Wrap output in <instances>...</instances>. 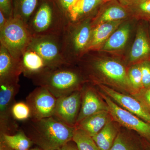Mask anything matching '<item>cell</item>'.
I'll return each instance as SVG.
<instances>
[{
    "mask_svg": "<svg viewBox=\"0 0 150 150\" xmlns=\"http://www.w3.org/2000/svg\"><path fill=\"white\" fill-rule=\"evenodd\" d=\"M76 128L68 126L54 116L23 122L21 129L33 144L44 150H59L72 141Z\"/></svg>",
    "mask_w": 150,
    "mask_h": 150,
    "instance_id": "6da1fadb",
    "label": "cell"
},
{
    "mask_svg": "<svg viewBox=\"0 0 150 150\" xmlns=\"http://www.w3.org/2000/svg\"><path fill=\"white\" fill-rule=\"evenodd\" d=\"M69 21L56 0H41L27 25L33 36L61 35Z\"/></svg>",
    "mask_w": 150,
    "mask_h": 150,
    "instance_id": "7a4b0ae2",
    "label": "cell"
},
{
    "mask_svg": "<svg viewBox=\"0 0 150 150\" xmlns=\"http://www.w3.org/2000/svg\"><path fill=\"white\" fill-rule=\"evenodd\" d=\"M90 17L76 21H69L62 33L63 57L69 65H74L87 52L92 25Z\"/></svg>",
    "mask_w": 150,
    "mask_h": 150,
    "instance_id": "3957f363",
    "label": "cell"
},
{
    "mask_svg": "<svg viewBox=\"0 0 150 150\" xmlns=\"http://www.w3.org/2000/svg\"><path fill=\"white\" fill-rule=\"evenodd\" d=\"M73 65H66L47 71L31 79L37 86L46 88L56 98L80 91L82 77Z\"/></svg>",
    "mask_w": 150,
    "mask_h": 150,
    "instance_id": "277c9868",
    "label": "cell"
},
{
    "mask_svg": "<svg viewBox=\"0 0 150 150\" xmlns=\"http://www.w3.org/2000/svg\"><path fill=\"white\" fill-rule=\"evenodd\" d=\"M27 24L18 18H11L0 30V44L9 52L15 59L20 61L32 38Z\"/></svg>",
    "mask_w": 150,
    "mask_h": 150,
    "instance_id": "5b68a950",
    "label": "cell"
},
{
    "mask_svg": "<svg viewBox=\"0 0 150 150\" xmlns=\"http://www.w3.org/2000/svg\"><path fill=\"white\" fill-rule=\"evenodd\" d=\"M20 87L19 81L0 82V134L11 135L20 129L11 113Z\"/></svg>",
    "mask_w": 150,
    "mask_h": 150,
    "instance_id": "8992f818",
    "label": "cell"
},
{
    "mask_svg": "<svg viewBox=\"0 0 150 150\" xmlns=\"http://www.w3.org/2000/svg\"><path fill=\"white\" fill-rule=\"evenodd\" d=\"M86 67L91 74L98 73L118 87L130 92L134 91L129 81L128 73L122 64L117 61L109 59H91L88 60Z\"/></svg>",
    "mask_w": 150,
    "mask_h": 150,
    "instance_id": "52a82bcc",
    "label": "cell"
},
{
    "mask_svg": "<svg viewBox=\"0 0 150 150\" xmlns=\"http://www.w3.org/2000/svg\"><path fill=\"white\" fill-rule=\"evenodd\" d=\"M28 48L41 56L50 69L69 65L63 57L61 35L33 36Z\"/></svg>",
    "mask_w": 150,
    "mask_h": 150,
    "instance_id": "ba28073f",
    "label": "cell"
},
{
    "mask_svg": "<svg viewBox=\"0 0 150 150\" xmlns=\"http://www.w3.org/2000/svg\"><path fill=\"white\" fill-rule=\"evenodd\" d=\"M113 120L127 129L136 131L150 143V124L116 104L112 99L101 94Z\"/></svg>",
    "mask_w": 150,
    "mask_h": 150,
    "instance_id": "9c48e42d",
    "label": "cell"
},
{
    "mask_svg": "<svg viewBox=\"0 0 150 150\" xmlns=\"http://www.w3.org/2000/svg\"><path fill=\"white\" fill-rule=\"evenodd\" d=\"M57 98L46 88L38 86L26 98L30 108V118L42 119L54 116Z\"/></svg>",
    "mask_w": 150,
    "mask_h": 150,
    "instance_id": "30bf717a",
    "label": "cell"
},
{
    "mask_svg": "<svg viewBox=\"0 0 150 150\" xmlns=\"http://www.w3.org/2000/svg\"><path fill=\"white\" fill-rule=\"evenodd\" d=\"M81 103V92L77 91L57 98L54 116L71 127H76Z\"/></svg>",
    "mask_w": 150,
    "mask_h": 150,
    "instance_id": "8fae6325",
    "label": "cell"
},
{
    "mask_svg": "<svg viewBox=\"0 0 150 150\" xmlns=\"http://www.w3.org/2000/svg\"><path fill=\"white\" fill-rule=\"evenodd\" d=\"M106 95L113 100L122 108L150 124V112L136 98L120 93L106 86L99 85Z\"/></svg>",
    "mask_w": 150,
    "mask_h": 150,
    "instance_id": "7c38bea8",
    "label": "cell"
},
{
    "mask_svg": "<svg viewBox=\"0 0 150 150\" xmlns=\"http://www.w3.org/2000/svg\"><path fill=\"white\" fill-rule=\"evenodd\" d=\"M81 92V103L76 126L90 115L104 110L109 111L107 104L103 102L93 88H88Z\"/></svg>",
    "mask_w": 150,
    "mask_h": 150,
    "instance_id": "4fadbf2b",
    "label": "cell"
},
{
    "mask_svg": "<svg viewBox=\"0 0 150 150\" xmlns=\"http://www.w3.org/2000/svg\"><path fill=\"white\" fill-rule=\"evenodd\" d=\"M22 73L20 61L15 59L0 44V82L19 81Z\"/></svg>",
    "mask_w": 150,
    "mask_h": 150,
    "instance_id": "5bb4252c",
    "label": "cell"
},
{
    "mask_svg": "<svg viewBox=\"0 0 150 150\" xmlns=\"http://www.w3.org/2000/svg\"><path fill=\"white\" fill-rule=\"evenodd\" d=\"M105 3L96 16L92 19V27L104 23L123 21L131 15L128 8L117 0H110Z\"/></svg>",
    "mask_w": 150,
    "mask_h": 150,
    "instance_id": "9a60e30c",
    "label": "cell"
},
{
    "mask_svg": "<svg viewBox=\"0 0 150 150\" xmlns=\"http://www.w3.org/2000/svg\"><path fill=\"white\" fill-rule=\"evenodd\" d=\"M20 62L23 74L31 79L50 69L41 56L28 48L23 54Z\"/></svg>",
    "mask_w": 150,
    "mask_h": 150,
    "instance_id": "2e32d148",
    "label": "cell"
},
{
    "mask_svg": "<svg viewBox=\"0 0 150 150\" xmlns=\"http://www.w3.org/2000/svg\"><path fill=\"white\" fill-rule=\"evenodd\" d=\"M123 21L104 23L93 27L87 48L88 51L98 50L111 34L121 25Z\"/></svg>",
    "mask_w": 150,
    "mask_h": 150,
    "instance_id": "e0dca14e",
    "label": "cell"
},
{
    "mask_svg": "<svg viewBox=\"0 0 150 150\" xmlns=\"http://www.w3.org/2000/svg\"><path fill=\"white\" fill-rule=\"evenodd\" d=\"M150 41L144 28L140 26L137 30L136 38L131 47L129 55L131 62L149 59Z\"/></svg>",
    "mask_w": 150,
    "mask_h": 150,
    "instance_id": "ac0fdd59",
    "label": "cell"
},
{
    "mask_svg": "<svg viewBox=\"0 0 150 150\" xmlns=\"http://www.w3.org/2000/svg\"><path fill=\"white\" fill-rule=\"evenodd\" d=\"M110 116L108 110L100 111L84 118L78 123L75 128L83 130L93 137L97 134L110 121Z\"/></svg>",
    "mask_w": 150,
    "mask_h": 150,
    "instance_id": "d6986e66",
    "label": "cell"
},
{
    "mask_svg": "<svg viewBox=\"0 0 150 150\" xmlns=\"http://www.w3.org/2000/svg\"><path fill=\"white\" fill-rule=\"evenodd\" d=\"M130 32V25L129 23L123 24L111 34L98 50L112 51L122 49L127 43Z\"/></svg>",
    "mask_w": 150,
    "mask_h": 150,
    "instance_id": "ffe728a7",
    "label": "cell"
},
{
    "mask_svg": "<svg viewBox=\"0 0 150 150\" xmlns=\"http://www.w3.org/2000/svg\"><path fill=\"white\" fill-rule=\"evenodd\" d=\"M118 133L115 125L110 120L97 134L92 137L100 150H110Z\"/></svg>",
    "mask_w": 150,
    "mask_h": 150,
    "instance_id": "44dd1931",
    "label": "cell"
},
{
    "mask_svg": "<svg viewBox=\"0 0 150 150\" xmlns=\"http://www.w3.org/2000/svg\"><path fill=\"white\" fill-rule=\"evenodd\" d=\"M41 0H13V17L20 18L26 24Z\"/></svg>",
    "mask_w": 150,
    "mask_h": 150,
    "instance_id": "7402d4cb",
    "label": "cell"
},
{
    "mask_svg": "<svg viewBox=\"0 0 150 150\" xmlns=\"http://www.w3.org/2000/svg\"><path fill=\"white\" fill-rule=\"evenodd\" d=\"M100 3L96 0H78L70 11L68 16L70 21H76L88 18Z\"/></svg>",
    "mask_w": 150,
    "mask_h": 150,
    "instance_id": "603a6c76",
    "label": "cell"
},
{
    "mask_svg": "<svg viewBox=\"0 0 150 150\" xmlns=\"http://www.w3.org/2000/svg\"><path fill=\"white\" fill-rule=\"evenodd\" d=\"M0 137L14 150H28L34 144L22 129L11 135L0 134Z\"/></svg>",
    "mask_w": 150,
    "mask_h": 150,
    "instance_id": "cb8c5ba5",
    "label": "cell"
},
{
    "mask_svg": "<svg viewBox=\"0 0 150 150\" xmlns=\"http://www.w3.org/2000/svg\"><path fill=\"white\" fill-rule=\"evenodd\" d=\"M72 141L79 150H100L92 137L81 129H75Z\"/></svg>",
    "mask_w": 150,
    "mask_h": 150,
    "instance_id": "d4e9b609",
    "label": "cell"
},
{
    "mask_svg": "<svg viewBox=\"0 0 150 150\" xmlns=\"http://www.w3.org/2000/svg\"><path fill=\"white\" fill-rule=\"evenodd\" d=\"M131 15L143 19H150V0H137L127 7Z\"/></svg>",
    "mask_w": 150,
    "mask_h": 150,
    "instance_id": "484cf974",
    "label": "cell"
},
{
    "mask_svg": "<svg viewBox=\"0 0 150 150\" xmlns=\"http://www.w3.org/2000/svg\"><path fill=\"white\" fill-rule=\"evenodd\" d=\"M110 150H142L139 146L129 136L118 132Z\"/></svg>",
    "mask_w": 150,
    "mask_h": 150,
    "instance_id": "4316f807",
    "label": "cell"
},
{
    "mask_svg": "<svg viewBox=\"0 0 150 150\" xmlns=\"http://www.w3.org/2000/svg\"><path fill=\"white\" fill-rule=\"evenodd\" d=\"M11 113L16 121L23 122L29 119L31 115L29 105L26 102L23 101L14 103L12 107Z\"/></svg>",
    "mask_w": 150,
    "mask_h": 150,
    "instance_id": "83f0119b",
    "label": "cell"
},
{
    "mask_svg": "<svg viewBox=\"0 0 150 150\" xmlns=\"http://www.w3.org/2000/svg\"><path fill=\"white\" fill-rule=\"evenodd\" d=\"M128 75L129 81L134 90V93L143 88L142 71L139 64L131 67L128 71Z\"/></svg>",
    "mask_w": 150,
    "mask_h": 150,
    "instance_id": "f1b7e54d",
    "label": "cell"
},
{
    "mask_svg": "<svg viewBox=\"0 0 150 150\" xmlns=\"http://www.w3.org/2000/svg\"><path fill=\"white\" fill-rule=\"evenodd\" d=\"M142 71L143 88H150V60H144L139 63Z\"/></svg>",
    "mask_w": 150,
    "mask_h": 150,
    "instance_id": "f546056e",
    "label": "cell"
},
{
    "mask_svg": "<svg viewBox=\"0 0 150 150\" xmlns=\"http://www.w3.org/2000/svg\"><path fill=\"white\" fill-rule=\"evenodd\" d=\"M148 110L150 109V88H143L133 94Z\"/></svg>",
    "mask_w": 150,
    "mask_h": 150,
    "instance_id": "4dcf8cb0",
    "label": "cell"
},
{
    "mask_svg": "<svg viewBox=\"0 0 150 150\" xmlns=\"http://www.w3.org/2000/svg\"><path fill=\"white\" fill-rule=\"evenodd\" d=\"M0 11L8 19L13 17V0H0Z\"/></svg>",
    "mask_w": 150,
    "mask_h": 150,
    "instance_id": "1f68e13d",
    "label": "cell"
},
{
    "mask_svg": "<svg viewBox=\"0 0 150 150\" xmlns=\"http://www.w3.org/2000/svg\"><path fill=\"white\" fill-rule=\"evenodd\" d=\"M78 1V0H56L60 7L67 14L68 16L70 11Z\"/></svg>",
    "mask_w": 150,
    "mask_h": 150,
    "instance_id": "d6a6232c",
    "label": "cell"
},
{
    "mask_svg": "<svg viewBox=\"0 0 150 150\" xmlns=\"http://www.w3.org/2000/svg\"><path fill=\"white\" fill-rule=\"evenodd\" d=\"M72 142V141L67 143L59 150H79L76 144H74V143H73Z\"/></svg>",
    "mask_w": 150,
    "mask_h": 150,
    "instance_id": "836d02e7",
    "label": "cell"
},
{
    "mask_svg": "<svg viewBox=\"0 0 150 150\" xmlns=\"http://www.w3.org/2000/svg\"><path fill=\"white\" fill-rule=\"evenodd\" d=\"M8 20L5 16L4 14L0 11V30L3 29L8 21Z\"/></svg>",
    "mask_w": 150,
    "mask_h": 150,
    "instance_id": "e575fe53",
    "label": "cell"
},
{
    "mask_svg": "<svg viewBox=\"0 0 150 150\" xmlns=\"http://www.w3.org/2000/svg\"><path fill=\"white\" fill-rule=\"evenodd\" d=\"M0 150H14L11 148L1 137H0Z\"/></svg>",
    "mask_w": 150,
    "mask_h": 150,
    "instance_id": "d590c367",
    "label": "cell"
},
{
    "mask_svg": "<svg viewBox=\"0 0 150 150\" xmlns=\"http://www.w3.org/2000/svg\"><path fill=\"white\" fill-rule=\"evenodd\" d=\"M117 1L123 6L127 7L137 0H117Z\"/></svg>",
    "mask_w": 150,
    "mask_h": 150,
    "instance_id": "8d00e7d4",
    "label": "cell"
},
{
    "mask_svg": "<svg viewBox=\"0 0 150 150\" xmlns=\"http://www.w3.org/2000/svg\"><path fill=\"white\" fill-rule=\"evenodd\" d=\"M144 150H150V143L146 141L144 145Z\"/></svg>",
    "mask_w": 150,
    "mask_h": 150,
    "instance_id": "74e56055",
    "label": "cell"
},
{
    "mask_svg": "<svg viewBox=\"0 0 150 150\" xmlns=\"http://www.w3.org/2000/svg\"><path fill=\"white\" fill-rule=\"evenodd\" d=\"M96 1H97L98 2L101 4L102 3H106L108 1H110V0H96Z\"/></svg>",
    "mask_w": 150,
    "mask_h": 150,
    "instance_id": "f35d334b",
    "label": "cell"
},
{
    "mask_svg": "<svg viewBox=\"0 0 150 150\" xmlns=\"http://www.w3.org/2000/svg\"><path fill=\"white\" fill-rule=\"evenodd\" d=\"M44 150L40 148H33V149H30L29 150Z\"/></svg>",
    "mask_w": 150,
    "mask_h": 150,
    "instance_id": "ab89813d",
    "label": "cell"
},
{
    "mask_svg": "<svg viewBox=\"0 0 150 150\" xmlns=\"http://www.w3.org/2000/svg\"><path fill=\"white\" fill-rule=\"evenodd\" d=\"M149 110V112H150V110Z\"/></svg>",
    "mask_w": 150,
    "mask_h": 150,
    "instance_id": "60d3db41",
    "label": "cell"
}]
</instances>
